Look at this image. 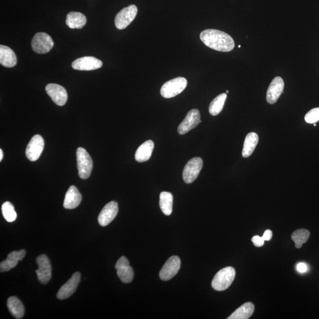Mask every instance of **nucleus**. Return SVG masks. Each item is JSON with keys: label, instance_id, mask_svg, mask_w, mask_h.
I'll list each match as a JSON object with an SVG mask.
<instances>
[{"label": "nucleus", "instance_id": "obj_1", "mask_svg": "<svg viewBox=\"0 0 319 319\" xmlns=\"http://www.w3.org/2000/svg\"><path fill=\"white\" fill-rule=\"evenodd\" d=\"M200 38L206 47L217 51L229 52L235 47L233 37L222 31L207 29L202 31Z\"/></svg>", "mask_w": 319, "mask_h": 319}, {"label": "nucleus", "instance_id": "obj_2", "mask_svg": "<svg viewBox=\"0 0 319 319\" xmlns=\"http://www.w3.org/2000/svg\"><path fill=\"white\" fill-rule=\"evenodd\" d=\"M236 272L232 267H227L220 269L215 276L212 282V288L218 292L229 289L232 285Z\"/></svg>", "mask_w": 319, "mask_h": 319}, {"label": "nucleus", "instance_id": "obj_3", "mask_svg": "<svg viewBox=\"0 0 319 319\" xmlns=\"http://www.w3.org/2000/svg\"><path fill=\"white\" fill-rule=\"evenodd\" d=\"M77 167L79 176L82 179H87L90 176L93 168V162L85 149L79 147L76 151Z\"/></svg>", "mask_w": 319, "mask_h": 319}, {"label": "nucleus", "instance_id": "obj_4", "mask_svg": "<svg viewBox=\"0 0 319 319\" xmlns=\"http://www.w3.org/2000/svg\"><path fill=\"white\" fill-rule=\"evenodd\" d=\"M187 85V79L177 77L164 83L161 88L160 93L164 98H173L183 92Z\"/></svg>", "mask_w": 319, "mask_h": 319}, {"label": "nucleus", "instance_id": "obj_5", "mask_svg": "<svg viewBox=\"0 0 319 319\" xmlns=\"http://www.w3.org/2000/svg\"><path fill=\"white\" fill-rule=\"evenodd\" d=\"M201 157H195L189 161L183 171V178L186 184L193 183L199 176L203 167Z\"/></svg>", "mask_w": 319, "mask_h": 319}, {"label": "nucleus", "instance_id": "obj_6", "mask_svg": "<svg viewBox=\"0 0 319 319\" xmlns=\"http://www.w3.org/2000/svg\"><path fill=\"white\" fill-rule=\"evenodd\" d=\"M138 9L135 5H130L121 10L115 19V26L123 30L130 24L138 15Z\"/></svg>", "mask_w": 319, "mask_h": 319}, {"label": "nucleus", "instance_id": "obj_7", "mask_svg": "<svg viewBox=\"0 0 319 319\" xmlns=\"http://www.w3.org/2000/svg\"><path fill=\"white\" fill-rule=\"evenodd\" d=\"M54 45V41L51 36L45 33H37L35 34L31 41L33 50L38 54H47Z\"/></svg>", "mask_w": 319, "mask_h": 319}, {"label": "nucleus", "instance_id": "obj_8", "mask_svg": "<svg viewBox=\"0 0 319 319\" xmlns=\"http://www.w3.org/2000/svg\"><path fill=\"white\" fill-rule=\"evenodd\" d=\"M38 268L36 271L38 281L43 285H47L52 277L50 260L45 255H41L36 258Z\"/></svg>", "mask_w": 319, "mask_h": 319}, {"label": "nucleus", "instance_id": "obj_9", "mask_svg": "<svg viewBox=\"0 0 319 319\" xmlns=\"http://www.w3.org/2000/svg\"><path fill=\"white\" fill-rule=\"evenodd\" d=\"M181 261L177 256H172L166 261L160 272V278L163 281H168L177 274L180 268Z\"/></svg>", "mask_w": 319, "mask_h": 319}, {"label": "nucleus", "instance_id": "obj_10", "mask_svg": "<svg viewBox=\"0 0 319 319\" xmlns=\"http://www.w3.org/2000/svg\"><path fill=\"white\" fill-rule=\"evenodd\" d=\"M202 122L201 114L197 109H193L189 112L185 120L178 125L177 131L180 135H184L197 127Z\"/></svg>", "mask_w": 319, "mask_h": 319}, {"label": "nucleus", "instance_id": "obj_11", "mask_svg": "<svg viewBox=\"0 0 319 319\" xmlns=\"http://www.w3.org/2000/svg\"><path fill=\"white\" fill-rule=\"evenodd\" d=\"M44 147V142L40 135H35L28 144L26 154L27 159L31 162H35L38 160L43 152Z\"/></svg>", "mask_w": 319, "mask_h": 319}, {"label": "nucleus", "instance_id": "obj_12", "mask_svg": "<svg viewBox=\"0 0 319 319\" xmlns=\"http://www.w3.org/2000/svg\"><path fill=\"white\" fill-rule=\"evenodd\" d=\"M49 96L59 106H64L68 100V94L64 87L55 83H50L45 87Z\"/></svg>", "mask_w": 319, "mask_h": 319}, {"label": "nucleus", "instance_id": "obj_13", "mask_svg": "<svg viewBox=\"0 0 319 319\" xmlns=\"http://www.w3.org/2000/svg\"><path fill=\"white\" fill-rule=\"evenodd\" d=\"M80 278L81 276L79 272L74 273L71 278L69 279L68 281L59 290L57 294L58 299L62 300L71 297L75 292L80 283Z\"/></svg>", "mask_w": 319, "mask_h": 319}, {"label": "nucleus", "instance_id": "obj_14", "mask_svg": "<svg viewBox=\"0 0 319 319\" xmlns=\"http://www.w3.org/2000/svg\"><path fill=\"white\" fill-rule=\"evenodd\" d=\"M118 212V203L114 201L110 202L104 206L98 216V222L102 226H106L113 221L117 216Z\"/></svg>", "mask_w": 319, "mask_h": 319}, {"label": "nucleus", "instance_id": "obj_15", "mask_svg": "<svg viewBox=\"0 0 319 319\" xmlns=\"http://www.w3.org/2000/svg\"><path fill=\"white\" fill-rule=\"evenodd\" d=\"M72 68L78 71H93L103 66V62L93 57H85L76 59L72 63Z\"/></svg>", "mask_w": 319, "mask_h": 319}, {"label": "nucleus", "instance_id": "obj_16", "mask_svg": "<svg viewBox=\"0 0 319 319\" xmlns=\"http://www.w3.org/2000/svg\"><path fill=\"white\" fill-rule=\"evenodd\" d=\"M285 82L281 77H276L268 87L267 93V101L269 104H274L279 100L283 92Z\"/></svg>", "mask_w": 319, "mask_h": 319}, {"label": "nucleus", "instance_id": "obj_17", "mask_svg": "<svg viewBox=\"0 0 319 319\" xmlns=\"http://www.w3.org/2000/svg\"><path fill=\"white\" fill-rule=\"evenodd\" d=\"M26 252L25 250H22L19 251H13L10 253L8 258L5 261L1 262L0 264V271L7 272L10 269L15 268L18 264L19 261H22L25 257Z\"/></svg>", "mask_w": 319, "mask_h": 319}, {"label": "nucleus", "instance_id": "obj_18", "mask_svg": "<svg viewBox=\"0 0 319 319\" xmlns=\"http://www.w3.org/2000/svg\"><path fill=\"white\" fill-rule=\"evenodd\" d=\"M82 201V195L75 186H71L66 192L64 202L65 209H73L77 208Z\"/></svg>", "mask_w": 319, "mask_h": 319}, {"label": "nucleus", "instance_id": "obj_19", "mask_svg": "<svg viewBox=\"0 0 319 319\" xmlns=\"http://www.w3.org/2000/svg\"><path fill=\"white\" fill-rule=\"evenodd\" d=\"M154 148V143L152 140H147L142 144L136 151L135 159L136 162L143 163L147 162L152 155Z\"/></svg>", "mask_w": 319, "mask_h": 319}, {"label": "nucleus", "instance_id": "obj_20", "mask_svg": "<svg viewBox=\"0 0 319 319\" xmlns=\"http://www.w3.org/2000/svg\"><path fill=\"white\" fill-rule=\"evenodd\" d=\"M15 52L8 47L0 45V64L7 68H12L17 64Z\"/></svg>", "mask_w": 319, "mask_h": 319}, {"label": "nucleus", "instance_id": "obj_21", "mask_svg": "<svg viewBox=\"0 0 319 319\" xmlns=\"http://www.w3.org/2000/svg\"><path fill=\"white\" fill-rule=\"evenodd\" d=\"M87 20L85 15L79 12H72L66 17V24L71 29H82L85 25Z\"/></svg>", "mask_w": 319, "mask_h": 319}, {"label": "nucleus", "instance_id": "obj_22", "mask_svg": "<svg viewBox=\"0 0 319 319\" xmlns=\"http://www.w3.org/2000/svg\"><path fill=\"white\" fill-rule=\"evenodd\" d=\"M258 141L259 138L257 133L252 132L247 134L245 139L243 153H242L243 157L248 158L253 153Z\"/></svg>", "mask_w": 319, "mask_h": 319}, {"label": "nucleus", "instance_id": "obj_23", "mask_svg": "<svg viewBox=\"0 0 319 319\" xmlns=\"http://www.w3.org/2000/svg\"><path fill=\"white\" fill-rule=\"evenodd\" d=\"M8 307L13 316L17 319L22 318L24 314V307L22 301L17 297H10L8 300Z\"/></svg>", "mask_w": 319, "mask_h": 319}, {"label": "nucleus", "instance_id": "obj_24", "mask_svg": "<svg viewBox=\"0 0 319 319\" xmlns=\"http://www.w3.org/2000/svg\"><path fill=\"white\" fill-rule=\"evenodd\" d=\"M255 310L254 305L252 303H246L242 305L227 319H248L250 318Z\"/></svg>", "mask_w": 319, "mask_h": 319}, {"label": "nucleus", "instance_id": "obj_25", "mask_svg": "<svg viewBox=\"0 0 319 319\" xmlns=\"http://www.w3.org/2000/svg\"><path fill=\"white\" fill-rule=\"evenodd\" d=\"M173 197L170 192H163L160 195V206L164 215L169 216L173 211Z\"/></svg>", "mask_w": 319, "mask_h": 319}, {"label": "nucleus", "instance_id": "obj_26", "mask_svg": "<svg viewBox=\"0 0 319 319\" xmlns=\"http://www.w3.org/2000/svg\"><path fill=\"white\" fill-rule=\"evenodd\" d=\"M226 98L227 95L225 93L220 94L217 96L210 104L209 113L213 116L218 115L223 110Z\"/></svg>", "mask_w": 319, "mask_h": 319}, {"label": "nucleus", "instance_id": "obj_27", "mask_svg": "<svg viewBox=\"0 0 319 319\" xmlns=\"http://www.w3.org/2000/svg\"><path fill=\"white\" fill-rule=\"evenodd\" d=\"M309 231L305 229H300L294 231L292 235V239L295 243L296 248H300L306 243L310 237Z\"/></svg>", "mask_w": 319, "mask_h": 319}, {"label": "nucleus", "instance_id": "obj_28", "mask_svg": "<svg viewBox=\"0 0 319 319\" xmlns=\"http://www.w3.org/2000/svg\"><path fill=\"white\" fill-rule=\"evenodd\" d=\"M2 213L5 219L9 222H13L17 218V213L12 203L6 202L2 205Z\"/></svg>", "mask_w": 319, "mask_h": 319}, {"label": "nucleus", "instance_id": "obj_29", "mask_svg": "<svg viewBox=\"0 0 319 319\" xmlns=\"http://www.w3.org/2000/svg\"><path fill=\"white\" fill-rule=\"evenodd\" d=\"M117 272L118 278L124 283H131L134 278V271L129 265L117 269Z\"/></svg>", "mask_w": 319, "mask_h": 319}, {"label": "nucleus", "instance_id": "obj_30", "mask_svg": "<svg viewBox=\"0 0 319 319\" xmlns=\"http://www.w3.org/2000/svg\"><path fill=\"white\" fill-rule=\"evenodd\" d=\"M305 121L308 124H315L319 121V108L312 109L305 115Z\"/></svg>", "mask_w": 319, "mask_h": 319}, {"label": "nucleus", "instance_id": "obj_31", "mask_svg": "<svg viewBox=\"0 0 319 319\" xmlns=\"http://www.w3.org/2000/svg\"><path fill=\"white\" fill-rule=\"evenodd\" d=\"M129 265V261L128 259L125 257H121L118 259L116 265L115 266V269H117L122 267H126V266Z\"/></svg>", "mask_w": 319, "mask_h": 319}, {"label": "nucleus", "instance_id": "obj_32", "mask_svg": "<svg viewBox=\"0 0 319 319\" xmlns=\"http://www.w3.org/2000/svg\"><path fill=\"white\" fill-rule=\"evenodd\" d=\"M251 241L255 246L257 247H261L263 246L265 242V240L263 239L262 237H259L258 236L252 237Z\"/></svg>", "mask_w": 319, "mask_h": 319}, {"label": "nucleus", "instance_id": "obj_33", "mask_svg": "<svg viewBox=\"0 0 319 319\" xmlns=\"http://www.w3.org/2000/svg\"><path fill=\"white\" fill-rule=\"evenodd\" d=\"M296 269L298 272L304 273L307 272L308 267L307 264H305V263L300 262L297 265Z\"/></svg>", "mask_w": 319, "mask_h": 319}, {"label": "nucleus", "instance_id": "obj_34", "mask_svg": "<svg viewBox=\"0 0 319 319\" xmlns=\"http://www.w3.org/2000/svg\"><path fill=\"white\" fill-rule=\"evenodd\" d=\"M272 237V231L271 230H266L264 233V234H263V239H264L265 241H270L271 240V238Z\"/></svg>", "mask_w": 319, "mask_h": 319}, {"label": "nucleus", "instance_id": "obj_35", "mask_svg": "<svg viewBox=\"0 0 319 319\" xmlns=\"http://www.w3.org/2000/svg\"><path fill=\"white\" fill-rule=\"evenodd\" d=\"M3 158V152L2 149H0V161H2Z\"/></svg>", "mask_w": 319, "mask_h": 319}, {"label": "nucleus", "instance_id": "obj_36", "mask_svg": "<svg viewBox=\"0 0 319 319\" xmlns=\"http://www.w3.org/2000/svg\"><path fill=\"white\" fill-rule=\"evenodd\" d=\"M226 94H229V90H226Z\"/></svg>", "mask_w": 319, "mask_h": 319}, {"label": "nucleus", "instance_id": "obj_37", "mask_svg": "<svg viewBox=\"0 0 319 319\" xmlns=\"http://www.w3.org/2000/svg\"><path fill=\"white\" fill-rule=\"evenodd\" d=\"M241 47V45H240L239 47H238V48H240Z\"/></svg>", "mask_w": 319, "mask_h": 319}, {"label": "nucleus", "instance_id": "obj_38", "mask_svg": "<svg viewBox=\"0 0 319 319\" xmlns=\"http://www.w3.org/2000/svg\"><path fill=\"white\" fill-rule=\"evenodd\" d=\"M314 126H316V124H315V123L314 124Z\"/></svg>", "mask_w": 319, "mask_h": 319}]
</instances>
